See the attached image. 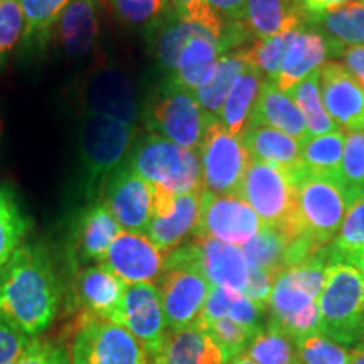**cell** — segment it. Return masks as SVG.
<instances>
[{
  "mask_svg": "<svg viewBox=\"0 0 364 364\" xmlns=\"http://www.w3.org/2000/svg\"><path fill=\"white\" fill-rule=\"evenodd\" d=\"M61 284L48 248L21 245L0 268V316L27 336L43 334L56 318Z\"/></svg>",
  "mask_w": 364,
  "mask_h": 364,
  "instance_id": "cell-1",
  "label": "cell"
},
{
  "mask_svg": "<svg viewBox=\"0 0 364 364\" xmlns=\"http://www.w3.org/2000/svg\"><path fill=\"white\" fill-rule=\"evenodd\" d=\"M125 164L154 189L167 194L181 196L203 189L198 150L181 147L157 134L135 142Z\"/></svg>",
  "mask_w": 364,
  "mask_h": 364,
  "instance_id": "cell-2",
  "label": "cell"
},
{
  "mask_svg": "<svg viewBox=\"0 0 364 364\" xmlns=\"http://www.w3.org/2000/svg\"><path fill=\"white\" fill-rule=\"evenodd\" d=\"M321 332L343 346L356 344L364 336V279L354 265L329 263L317 299Z\"/></svg>",
  "mask_w": 364,
  "mask_h": 364,
  "instance_id": "cell-3",
  "label": "cell"
},
{
  "mask_svg": "<svg viewBox=\"0 0 364 364\" xmlns=\"http://www.w3.org/2000/svg\"><path fill=\"white\" fill-rule=\"evenodd\" d=\"M134 144L135 127L98 115L83 117L78 135V156L86 198H97L105 181L124 166Z\"/></svg>",
  "mask_w": 364,
  "mask_h": 364,
  "instance_id": "cell-4",
  "label": "cell"
},
{
  "mask_svg": "<svg viewBox=\"0 0 364 364\" xmlns=\"http://www.w3.org/2000/svg\"><path fill=\"white\" fill-rule=\"evenodd\" d=\"M238 196L253 208L263 225L282 231L287 245L304 235L297 215L295 184L289 172L273 164L252 159Z\"/></svg>",
  "mask_w": 364,
  "mask_h": 364,
  "instance_id": "cell-5",
  "label": "cell"
},
{
  "mask_svg": "<svg viewBox=\"0 0 364 364\" xmlns=\"http://www.w3.org/2000/svg\"><path fill=\"white\" fill-rule=\"evenodd\" d=\"M211 284L196 265L193 243L182 245L166 257L159 285L167 331H182L201 317Z\"/></svg>",
  "mask_w": 364,
  "mask_h": 364,
  "instance_id": "cell-6",
  "label": "cell"
},
{
  "mask_svg": "<svg viewBox=\"0 0 364 364\" xmlns=\"http://www.w3.org/2000/svg\"><path fill=\"white\" fill-rule=\"evenodd\" d=\"M297 215L304 235L321 248L332 243L343 225L349 201L338 182L304 167L294 176Z\"/></svg>",
  "mask_w": 364,
  "mask_h": 364,
  "instance_id": "cell-7",
  "label": "cell"
},
{
  "mask_svg": "<svg viewBox=\"0 0 364 364\" xmlns=\"http://www.w3.org/2000/svg\"><path fill=\"white\" fill-rule=\"evenodd\" d=\"M71 364H149V354L124 326L81 314L71 344Z\"/></svg>",
  "mask_w": 364,
  "mask_h": 364,
  "instance_id": "cell-8",
  "label": "cell"
},
{
  "mask_svg": "<svg viewBox=\"0 0 364 364\" xmlns=\"http://www.w3.org/2000/svg\"><path fill=\"white\" fill-rule=\"evenodd\" d=\"M201 161L203 191L213 194H238L252 156L245 149L241 136L226 130L218 120H213L204 132L198 149Z\"/></svg>",
  "mask_w": 364,
  "mask_h": 364,
  "instance_id": "cell-9",
  "label": "cell"
},
{
  "mask_svg": "<svg viewBox=\"0 0 364 364\" xmlns=\"http://www.w3.org/2000/svg\"><path fill=\"white\" fill-rule=\"evenodd\" d=\"M213 120L215 118L206 115L199 107L194 93L179 88L169 80L150 108L149 127L154 134L181 147L198 150Z\"/></svg>",
  "mask_w": 364,
  "mask_h": 364,
  "instance_id": "cell-10",
  "label": "cell"
},
{
  "mask_svg": "<svg viewBox=\"0 0 364 364\" xmlns=\"http://www.w3.org/2000/svg\"><path fill=\"white\" fill-rule=\"evenodd\" d=\"M262 226L263 223L253 208L238 194L201 193V209L194 235L243 247Z\"/></svg>",
  "mask_w": 364,
  "mask_h": 364,
  "instance_id": "cell-11",
  "label": "cell"
},
{
  "mask_svg": "<svg viewBox=\"0 0 364 364\" xmlns=\"http://www.w3.org/2000/svg\"><path fill=\"white\" fill-rule=\"evenodd\" d=\"M100 198L122 230L132 233L147 231L154 215L156 189L125 162L105 181Z\"/></svg>",
  "mask_w": 364,
  "mask_h": 364,
  "instance_id": "cell-12",
  "label": "cell"
},
{
  "mask_svg": "<svg viewBox=\"0 0 364 364\" xmlns=\"http://www.w3.org/2000/svg\"><path fill=\"white\" fill-rule=\"evenodd\" d=\"M86 115H98L135 127L140 117V103L134 81L115 66H103L93 71L83 88Z\"/></svg>",
  "mask_w": 364,
  "mask_h": 364,
  "instance_id": "cell-13",
  "label": "cell"
},
{
  "mask_svg": "<svg viewBox=\"0 0 364 364\" xmlns=\"http://www.w3.org/2000/svg\"><path fill=\"white\" fill-rule=\"evenodd\" d=\"M112 321L124 326L150 358L156 356L167 334L159 287L156 284L127 285L122 306Z\"/></svg>",
  "mask_w": 364,
  "mask_h": 364,
  "instance_id": "cell-14",
  "label": "cell"
},
{
  "mask_svg": "<svg viewBox=\"0 0 364 364\" xmlns=\"http://www.w3.org/2000/svg\"><path fill=\"white\" fill-rule=\"evenodd\" d=\"M201 193L203 189L172 196L156 189L154 215L145 235L166 257L182 247L188 236L196 233L201 209Z\"/></svg>",
  "mask_w": 364,
  "mask_h": 364,
  "instance_id": "cell-15",
  "label": "cell"
},
{
  "mask_svg": "<svg viewBox=\"0 0 364 364\" xmlns=\"http://www.w3.org/2000/svg\"><path fill=\"white\" fill-rule=\"evenodd\" d=\"M127 285L154 284L161 280L166 265V255L145 233L122 230L103 260L100 262Z\"/></svg>",
  "mask_w": 364,
  "mask_h": 364,
  "instance_id": "cell-16",
  "label": "cell"
},
{
  "mask_svg": "<svg viewBox=\"0 0 364 364\" xmlns=\"http://www.w3.org/2000/svg\"><path fill=\"white\" fill-rule=\"evenodd\" d=\"M270 322L285 331L294 341L321 332L317 297L307 292L289 268L277 277L270 295Z\"/></svg>",
  "mask_w": 364,
  "mask_h": 364,
  "instance_id": "cell-17",
  "label": "cell"
},
{
  "mask_svg": "<svg viewBox=\"0 0 364 364\" xmlns=\"http://www.w3.org/2000/svg\"><path fill=\"white\" fill-rule=\"evenodd\" d=\"M321 97L327 115L339 130H364V90L338 61L318 68Z\"/></svg>",
  "mask_w": 364,
  "mask_h": 364,
  "instance_id": "cell-18",
  "label": "cell"
},
{
  "mask_svg": "<svg viewBox=\"0 0 364 364\" xmlns=\"http://www.w3.org/2000/svg\"><path fill=\"white\" fill-rule=\"evenodd\" d=\"M196 263L211 287H225L245 294L248 285L250 267L240 247L225 241L194 235Z\"/></svg>",
  "mask_w": 364,
  "mask_h": 364,
  "instance_id": "cell-19",
  "label": "cell"
},
{
  "mask_svg": "<svg viewBox=\"0 0 364 364\" xmlns=\"http://www.w3.org/2000/svg\"><path fill=\"white\" fill-rule=\"evenodd\" d=\"M120 231V225L102 201L81 209L71 233L73 263L88 265L102 262Z\"/></svg>",
  "mask_w": 364,
  "mask_h": 364,
  "instance_id": "cell-20",
  "label": "cell"
},
{
  "mask_svg": "<svg viewBox=\"0 0 364 364\" xmlns=\"http://www.w3.org/2000/svg\"><path fill=\"white\" fill-rule=\"evenodd\" d=\"M226 356L201 321L182 331H167L149 364H226Z\"/></svg>",
  "mask_w": 364,
  "mask_h": 364,
  "instance_id": "cell-21",
  "label": "cell"
},
{
  "mask_svg": "<svg viewBox=\"0 0 364 364\" xmlns=\"http://www.w3.org/2000/svg\"><path fill=\"white\" fill-rule=\"evenodd\" d=\"M127 284L103 265H90L76 275L75 295L83 314L112 318L122 306Z\"/></svg>",
  "mask_w": 364,
  "mask_h": 364,
  "instance_id": "cell-22",
  "label": "cell"
},
{
  "mask_svg": "<svg viewBox=\"0 0 364 364\" xmlns=\"http://www.w3.org/2000/svg\"><path fill=\"white\" fill-rule=\"evenodd\" d=\"M253 125L272 127L292 136L297 142H304L307 136H311L300 108L289 95L277 86V81L270 80L263 81L260 93L255 102L248 127Z\"/></svg>",
  "mask_w": 364,
  "mask_h": 364,
  "instance_id": "cell-23",
  "label": "cell"
},
{
  "mask_svg": "<svg viewBox=\"0 0 364 364\" xmlns=\"http://www.w3.org/2000/svg\"><path fill=\"white\" fill-rule=\"evenodd\" d=\"M53 31L68 56H86L100 34V0H73Z\"/></svg>",
  "mask_w": 364,
  "mask_h": 364,
  "instance_id": "cell-24",
  "label": "cell"
},
{
  "mask_svg": "<svg viewBox=\"0 0 364 364\" xmlns=\"http://www.w3.org/2000/svg\"><path fill=\"white\" fill-rule=\"evenodd\" d=\"M241 142L255 161L273 164L289 172L292 179L299 171L306 167L302 162V154H300V142L272 127H247V130L241 135Z\"/></svg>",
  "mask_w": 364,
  "mask_h": 364,
  "instance_id": "cell-25",
  "label": "cell"
},
{
  "mask_svg": "<svg viewBox=\"0 0 364 364\" xmlns=\"http://www.w3.org/2000/svg\"><path fill=\"white\" fill-rule=\"evenodd\" d=\"M327 54H329L327 41L317 31H304L300 27L282 61L277 86L287 93L324 65Z\"/></svg>",
  "mask_w": 364,
  "mask_h": 364,
  "instance_id": "cell-26",
  "label": "cell"
},
{
  "mask_svg": "<svg viewBox=\"0 0 364 364\" xmlns=\"http://www.w3.org/2000/svg\"><path fill=\"white\" fill-rule=\"evenodd\" d=\"M223 54L221 44L213 38L208 31L194 36L182 49L176 71L172 73L171 81L179 88L196 93L199 86H203L215 71L216 63Z\"/></svg>",
  "mask_w": 364,
  "mask_h": 364,
  "instance_id": "cell-27",
  "label": "cell"
},
{
  "mask_svg": "<svg viewBox=\"0 0 364 364\" xmlns=\"http://www.w3.org/2000/svg\"><path fill=\"white\" fill-rule=\"evenodd\" d=\"M307 19L326 34L334 54L353 46H364V0H346L332 11Z\"/></svg>",
  "mask_w": 364,
  "mask_h": 364,
  "instance_id": "cell-28",
  "label": "cell"
},
{
  "mask_svg": "<svg viewBox=\"0 0 364 364\" xmlns=\"http://www.w3.org/2000/svg\"><path fill=\"white\" fill-rule=\"evenodd\" d=\"M243 22L255 39L272 38L304 24L294 0H247Z\"/></svg>",
  "mask_w": 364,
  "mask_h": 364,
  "instance_id": "cell-29",
  "label": "cell"
},
{
  "mask_svg": "<svg viewBox=\"0 0 364 364\" xmlns=\"http://www.w3.org/2000/svg\"><path fill=\"white\" fill-rule=\"evenodd\" d=\"M263 76L255 68L248 66L243 75L236 80L231 88L226 102L223 105L218 122L230 130L236 136L243 135L250 124L255 102H257L258 93H260Z\"/></svg>",
  "mask_w": 364,
  "mask_h": 364,
  "instance_id": "cell-30",
  "label": "cell"
},
{
  "mask_svg": "<svg viewBox=\"0 0 364 364\" xmlns=\"http://www.w3.org/2000/svg\"><path fill=\"white\" fill-rule=\"evenodd\" d=\"M247 68L248 65L241 51L223 54L209 80L203 86H199L194 93L199 107L206 112V115L218 120L226 97Z\"/></svg>",
  "mask_w": 364,
  "mask_h": 364,
  "instance_id": "cell-31",
  "label": "cell"
},
{
  "mask_svg": "<svg viewBox=\"0 0 364 364\" xmlns=\"http://www.w3.org/2000/svg\"><path fill=\"white\" fill-rule=\"evenodd\" d=\"M154 27H156V56L164 70L171 73L176 71L184 46L194 36L206 31L194 22L182 19L174 12V9L167 12Z\"/></svg>",
  "mask_w": 364,
  "mask_h": 364,
  "instance_id": "cell-32",
  "label": "cell"
},
{
  "mask_svg": "<svg viewBox=\"0 0 364 364\" xmlns=\"http://www.w3.org/2000/svg\"><path fill=\"white\" fill-rule=\"evenodd\" d=\"M344 140V130H336L318 136H307L304 142H300V154H302V162L306 169L311 171L312 174L338 182L341 162H343Z\"/></svg>",
  "mask_w": 364,
  "mask_h": 364,
  "instance_id": "cell-33",
  "label": "cell"
},
{
  "mask_svg": "<svg viewBox=\"0 0 364 364\" xmlns=\"http://www.w3.org/2000/svg\"><path fill=\"white\" fill-rule=\"evenodd\" d=\"M243 354L258 364H302L295 341L273 322L258 327Z\"/></svg>",
  "mask_w": 364,
  "mask_h": 364,
  "instance_id": "cell-34",
  "label": "cell"
},
{
  "mask_svg": "<svg viewBox=\"0 0 364 364\" xmlns=\"http://www.w3.org/2000/svg\"><path fill=\"white\" fill-rule=\"evenodd\" d=\"M263 312L265 309L257 306L245 294L225 289V287H211L201 318L211 321V318L225 317L240 322V324L258 327Z\"/></svg>",
  "mask_w": 364,
  "mask_h": 364,
  "instance_id": "cell-35",
  "label": "cell"
},
{
  "mask_svg": "<svg viewBox=\"0 0 364 364\" xmlns=\"http://www.w3.org/2000/svg\"><path fill=\"white\" fill-rule=\"evenodd\" d=\"M364 252V193L353 199L346 211L344 221L338 235L327 245L329 263L343 262L353 265L354 260Z\"/></svg>",
  "mask_w": 364,
  "mask_h": 364,
  "instance_id": "cell-36",
  "label": "cell"
},
{
  "mask_svg": "<svg viewBox=\"0 0 364 364\" xmlns=\"http://www.w3.org/2000/svg\"><path fill=\"white\" fill-rule=\"evenodd\" d=\"M295 105L300 108L304 118H306L307 130L311 136H318L339 130L338 125L327 115L324 103L321 97V83H318V70L314 71L311 76L300 81L294 88L287 91Z\"/></svg>",
  "mask_w": 364,
  "mask_h": 364,
  "instance_id": "cell-37",
  "label": "cell"
},
{
  "mask_svg": "<svg viewBox=\"0 0 364 364\" xmlns=\"http://www.w3.org/2000/svg\"><path fill=\"white\" fill-rule=\"evenodd\" d=\"M247 258L248 267L280 273L285 268L287 240L282 231L272 226H262V230L248 243L240 247Z\"/></svg>",
  "mask_w": 364,
  "mask_h": 364,
  "instance_id": "cell-38",
  "label": "cell"
},
{
  "mask_svg": "<svg viewBox=\"0 0 364 364\" xmlns=\"http://www.w3.org/2000/svg\"><path fill=\"white\" fill-rule=\"evenodd\" d=\"M29 231V220L24 216L16 196L7 186H0V268L11 257Z\"/></svg>",
  "mask_w": 364,
  "mask_h": 364,
  "instance_id": "cell-39",
  "label": "cell"
},
{
  "mask_svg": "<svg viewBox=\"0 0 364 364\" xmlns=\"http://www.w3.org/2000/svg\"><path fill=\"white\" fill-rule=\"evenodd\" d=\"M300 27L292 31H285V33H279L267 39H255L250 48L241 49L247 65L255 68L267 80L277 81L287 49H289L295 33H297Z\"/></svg>",
  "mask_w": 364,
  "mask_h": 364,
  "instance_id": "cell-40",
  "label": "cell"
},
{
  "mask_svg": "<svg viewBox=\"0 0 364 364\" xmlns=\"http://www.w3.org/2000/svg\"><path fill=\"white\" fill-rule=\"evenodd\" d=\"M73 0H19L26 16L24 43L43 46Z\"/></svg>",
  "mask_w": 364,
  "mask_h": 364,
  "instance_id": "cell-41",
  "label": "cell"
},
{
  "mask_svg": "<svg viewBox=\"0 0 364 364\" xmlns=\"http://www.w3.org/2000/svg\"><path fill=\"white\" fill-rule=\"evenodd\" d=\"M338 184L349 204L364 193V130H351L346 134Z\"/></svg>",
  "mask_w": 364,
  "mask_h": 364,
  "instance_id": "cell-42",
  "label": "cell"
},
{
  "mask_svg": "<svg viewBox=\"0 0 364 364\" xmlns=\"http://www.w3.org/2000/svg\"><path fill=\"white\" fill-rule=\"evenodd\" d=\"M199 321L203 322L204 327L209 331V334L220 344V348L226 356V361L240 356L247 349L255 332L258 331V327L240 324V322L225 317L211 318V321H204V318L199 317Z\"/></svg>",
  "mask_w": 364,
  "mask_h": 364,
  "instance_id": "cell-43",
  "label": "cell"
},
{
  "mask_svg": "<svg viewBox=\"0 0 364 364\" xmlns=\"http://www.w3.org/2000/svg\"><path fill=\"white\" fill-rule=\"evenodd\" d=\"M302 364H349L351 353L322 332H314L295 341Z\"/></svg>",
  "mask_w": 364,
  "mask_h": 364,
  "instance_id": "cell-44",
  "label": "cell"
},
{
  "mask_svg": "<svg viewBox=\"0 0 364 364\" xmlns=\"http://www.w3.org/2000/svg\"><path fill=\"white\" fill-rule=\"evenodd\" d=\"M117 16L132 27L156 26L172 11L169 0H112Z\"/></svg>",
  "mask_w": 364,
  "mask_h": 364,
  "instance_id": "cell-45",
  "label": "cell"
},
{
  "mask_svg": "<svg viewBox=\"0 0 364 364\" xmlns=\"http://www.w3.org/2000/svg\"><path fill=\"white\" fill-rule=\"evenodd\" d=\"M169 4L182 19L204 27L218 41L223 38L225 19L209 6L208 0H169Z\"/></svg>",
  "mask_w": 364,
  "mask_h": 364,
  "instance_id": "cell-46",
  "label": "cell"
},
{
  "mask_svg": "<svg viewBox=\"0 0 364 364\" xmlns=\"http://www.w3.org/2000/svg\"><path fill=\"white\" fill-rule=\"evenodd\" d=\"M26 33V16L19 0H0V58L7 54Z\"/></svg>",
  "mask_w": 364,
  "mask_h": 364,
  "instance_id": "cell-47",
  "label": "cell"
},
{
  "mask_svg": "<svg viewBox=\"0 0 364 364\" xmlns=\"http://www.w3.org/2000/svg\"><path fill=\"white\" fill-rule=\"evenodd\" d=\"M38 338L17 329L6 317L0 316V364H14L34 348Z\"/></svg>",
  "mask_w": 364,
  "mask_h": 364,
  "instance_id": "cell-48",
  "label": "cell"
},
{
  "mask_svg": "<svg viewBox=\"0 0 364 364\" xmlns=\"http://www.w3.org/2000/svg\"><path fill=\"white\" fill-rule=\"evenodd\" d=\"M280 273H272L267 270H262V268L250 267V277H248V285L247 290H245V295L250 300H253L257 306L262 309H268V302H270V295L273 290V284H275L277 277Z\"/></svg>",
  "mask_w": 364,
  "mask_h": 364,
  "instance_id": "cell-49",
  "label": "cell"
},
{
  "mask_svg": "<svg viewBox=\"0 0 364 364\" xmlns=\"http://www.w3.org/2000/svg\"><path fill=\"white\" fill-rule=\"evenodd\" d=\"M14 364H71V358L61 344L39 339L31 351Z\"/></svg>",
  "mask_w": 364,
  "mask_h": 364,
  "instance_id": "cell-50",
  "label": "cell"
},
{
  "mask_svg": "<svg viewBox=\"0 0 364 364\" xmlns=\"http://www.w3.org/2000/svg\"><path fill=\"white\" fill-rule=\"evenodd\" d=\"M344 59L346 70L353 75L359 86L364 90V46H353L338 53Z\"/></svg>",
  "mask_w": 364,
  "mask_h": 364,
  "instance_id": "cell-51",
  "label": "cell"
},
{
  "mask_svg": "<svg viewBox=\"0 0 364 364\" xmlns=\"http://www.w3.org/2000/svg\"><path fill=\"white\" fill-rule=\"evenodd\" d=\"M208 4L220 14L223 19L243 21L247 0H208Z\"/></svg>",
  "mask_w": 364,
  "mask_h": 364,
  "instance_id": "cell-52",
  "label": "cell"
},
{
  "mask_svg": "<svg viewBox=\"0 0 364 364\" xmlns=\"http://www.w3.org/2000/svg\"><path fill=\"white\" fill-rule=\"evenodd\" d=\"M295 4H297L299 11L302 14H306V16H312L314 12H316V6H317V0H295Z\"/></svg>",
  "mask_w": 364,
  "mask_h": 364,
  "instance_id": "cell-53",
  "label": "cell"
},
{
  "mask_svg": "<svg viewBox=\"0 0 364 364\" xmlns=\"http://www.w3.org/2000/svg\"><path fill=\"white\" fill-rule=\"evenodd\" d=\"M349 364H364V344L358 346L354 351H351V359Z\"/></svg>",
  "mask_w": 364,
  "mask_h": 364,
  "instance_id": "cell-54",
  "label": "cell"
},
{
  "mask_svg": "<svg viewBox=\"0 0 364 364\" xmlns=\"http://www.w3.org/2000/svg\"><path fill=\"white\" fill-rule=\"evenodd\" d=\"M226 364H258V363L252 361V359L247 358V356H245L243 353H241L240 356H236V358H233V359H230V361H228Z\"/></svg>",
  "mask_w": 364,
  "mask_h": 364,
  "instance_id": "cell-55",
  "label": "cell"
},
{
  "mask_svg": "<svg viewBox=\"0 0 364 364\" xmlns=\"http://www.w3.org/2000/svg\"><path fill=\"white\" fill-rule=\"evenodd\" d=\"M353 265L356 267L359 272H361V275H363V279H364V252H363L361 255H359V257L356 258V260H354Z\"/></svg>",
  "mask_w": 364,
  "mask_h": 364,
  "instance_id": "cell-56",
  "label": "cell"
},
{
  "mask_svg": "<svg viewBox=\"0 0 364 364\" xmlns=\"http://www.w3.org/2000/svg\"><path fill=\"white\" fill-rule=\"evenodd\" d=\"M0 135H2V122H0Z\"/></svg>",
  "mask_w": 364,
  "mask_h": 364,
  "instance_id": "cell-57",
  "label": "cell"
},
{
  "mask_svg": "<svg viewBox=\"0 0 364 364\" xmlns=\"http://www.w3.org/2000/svg\"><path fill=\"white\" fill-rule=\"evenodd\" d=\"M363 339H364V336H363Z\"/></svg>",
  "mask_w": 364,
  "mask_h": 364,
  "instance_id": "cell-58",
  "label": "cell"
}]
</instances>
